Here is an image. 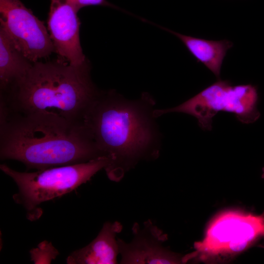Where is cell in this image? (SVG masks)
I'll return each mask as SVG.
<instances>
[{
	"label": "cell",
	"mask_w": 264,
	"mask_h": 264,
	"mask_svg": "<svg viewBox=\"0 0 264 264\" xmlns=\"http://www.w3.org/2000/svg\"><path fill=\"white\" fill-rule=\"evenodd\" d=\"M154 101L147 93L129 100L110 90L99 93L83 118L101 156L109 163V178L119 181L139 161L159 153V133L154 121Z\"/></svg>",
	"instance_id": "cell-1"
},
{
	"label": "cell",
	"mask_w": 264,
	"mask_h": 264,
	"mask_svg": "<svg viewBox=\"0 0 264 264\" xmlns=\"http://www.w3.org/2000/svg\"><path fill=\"white\" fill-rule=\"evenodd\" d=\"M0 156L40 170L86 162L101 155L83 122L0 107Z\"/></svg>",
	"instance_id": "cell-2"
},
{
	"label": "cell",
	"mask_w": 264,
	"mask_h": 264,
	"mask_svg": "<svg viewBox=\"0 0 264 264\" xmlns=\"http://www.w3.org/2000/svg\"><path fill=\"white\" fill-rule=\"evenodd\" d=\"M88 60L74 66L58 59L33 63L26 73L0 93V107L21 114L53 115L83 122L100 93L90 75Z\"/></svg>",
	"instance_id": "cell-3"
},
{
	"label": "cell",
	"mask_w": 264,
	"mask_h": 264,
	"mask_svg": "<svg viewBox=\"0 0 264 264\" xmlns=\"http://www.w3.org/2000/svg\"><path fill=\"white\" fill-rule=\"evenodd\" d=\"M108 158L100 156L86 162L54 167L34 172H20L5 164L0 170L11 177L18 187L14 200L26 210L29 219H38L41 203L61 197L89 181L107 166Z\"/></svg>",
	"instance_id": "cell-4"
},
{
	"label": "cell",
	"mask_w": 264,
	"mask_h": 264,
	"mask_svg": "<svg viewBox=\"0 0 264 264\" xmlns=\"http://www.w3.org/2000/svg\"><path fill=\"white\" fill-rule=\"evenodd\" d=\"M264 237V212L255 215L229 210L216 216L203 239L195 243L192 254L185 257L204 262L225 261L246 249Z\"/></svg>",
	"instance_id": "cell-5"
},
{
	"label": "cell",
	"mask_w": 264,
	"mask_h": 264,
	"mask_svg": "<svg viewBox=\"0 0 264 264\" xmlns=\"http://www.w3.org/2000/svg\"><path fill=\"white\" fill-rule=\"evenodd\" d=\"M258 93L252 85L232 86L219 80L198 94L174 108L154 110L155 117L169 112H182L197 119L204 130L212 129V118L220 111L232 113L243 124L256 121L260 116L257 109Z\"/></svg>",
	"instance_id": "cell-6"
},
{
	"label": "cell",
	"mask_w": 264,
	"mask_h": 264,
	"mask_svg": "<svg viewBox=\"0 0 264 264\" xmlns=\"http://www.w3.org/2000/svg\"><path fill=\"white\" fill-rule=\"evenodd\" d=\"M0 26L30 61H40L55 52L44 23L20 0H0Z\"/></svg>",
	"instance_id": "cell-7"
},
{
	"label": "cell",
	"mask_w": 264,
	"mask_h": 264,
	"mask_svg": "<svg viewBox=\"0 0 264 264\" xmlns=\"http://www.w3.org/2000/svg\"><path fill=\"white\" fill-rule=\"evenodd\" d=\"M133 237L127 242L118 239L120 264H164L185 262L184 257L172 252L163 244L167 235L150 220L141 227L135 223L132 228Z\"/></svg>",
	"instance_id": "cell-8"
},
{
	"label": "cell",
	"mask_w": 264,
	"mask_h": 264,
	"mask_svg": "<svg viewBox=\"0 0 264 264\" xmlns=\"http://www.w3.org/2000/svg\"><path fill=\"white\" fill-rule=\"evenodd\" d=\"M69 0H51L47 29L58 59L78 66L87 60L81 47L80 22Z\"/></svg>",
	"instance_id": "cell-9"
},
{
	"label": "cell",
	"mask_w": 264,
	"mask_h": 264,
	"mask_svg": "<svg viewBox=\"0 0 264 264\" xmlns=\"http://www.w3.org/2000/svg\"><path fill=\"white\" fill-rule=\"evenodd\" d=\"M123 226L118 221L105 222L97 237L88 245L71 253L68 264H115L119 255L117 236Z\"/></svg>",
	"instance_id": "cell-10"
},
{
	"label": "cell",
	"mask_w": 264,
	"mask_h": 264,
	"mask_svg": "<svg viewBox=\"0 0 264 264\" xmlns=\"http://www.w3.org/2000/svg\"><path fill=\"white\" fill-rule=\"evenodd\" d=\"M161 28L176 36L198 61L204 64L217 78L220 77L223 60L233 45L231 42L226 40H207Z\"/></svg>",
	"instance_id": "cell-11"
},
{
	"label": "cell",
	"mask_w": 264,
	"mask_h": 264,
	"mask_svg": "<svg viewBox=\"0 0 264 264\" xmlns=\"http://www.w3.org/2000/svg\"><path fill=\"white\" fill-rule=\"evenodd\" d=\"M33 64L16 48L7 33L0 26V93L23 77Z\"/></svg>",
	"instance_id": "cell-12"
},
{
	"label": "cell",
	"mask_w": 264,
	"mask_h": 264,
	"mask_svg": "<svg viewBox=\"0 0 264 264\" xmlns=\"http://www.w3.org/2000/svg\"><path fill=\"white\" fill-rule=\"evenodd\" d=\"M69 1L77 12L81 8L88 6H103L118 8L107 0H69Z\"/></svg>",
	"instance_id": "cell-13"
},
{
	"label": "cell",
	"mask_w": 264,
	"mask_h": 264,
	"mask_svg": "<svg viewBox=\"0 0 264 264\" xmlns=\"http://www.w3.org/2000/svg\"><path fill=\"white\" fill-rule=\"evenodd\" d=\"M263 170V174L262 175V177L264 179V167L262 169Z\"/></svg>",
	"instance_id": "cell-14"
},
{
	"label": "cell",
	"mask_w": 264,
	"mask_h": 264,
	"mask_svg": "<svg viewBox=\"0 0 264 264\" xmlns=\"http://www.w3.org/2000/svg\"><path fill=\"white\" fill-rule=\"evenodd\" d=\"M259 246L260 247H261L264 248V244H260Z\"/></svg>",
	"instance_id": "cell-15"
}]
</instances>
